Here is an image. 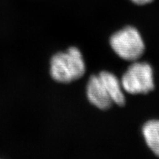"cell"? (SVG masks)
Here are the masks:
<instances>
[{
    "mask_svg": "<svg viewBox=\"0 0 159 159\" xmlns=\"http://www.w3.org/2000/svg\"><path fill=\"white\" fill-rule=\"evenodd\" d=\"M122 89L131 94H147L154 89L153 71L148 63L135 62L128 67L121 80Z\"/></svg>",
    "mask_w": 159,
    "mask_h": 159,
    "instance_id": "3957f363",
    "label": "cell"
},
{
    "mask_svg": "<svg viewBox=\"0 0 159 159\" xmlns=\"http://www.w3.org/2000/svg\"><path fill=\"white\" fill-rule=\"evenodd\" d=\"M85 71L83 55L76 47H70L66 52L57 53L51 60L50 74L57 82L71 83L83 77Z\"/></svg>",
    "mask_w": 159,
    "mask_h": 159,
    "instance_id": "6da1fadb",
    "label": "cell"
},
{
    "mask_svg": "<svg viewBox=\"0 0 159 159\" xmlns=\"http://www.w3.org/2000/svg\"><path fill=\"white\" fill-rule=\"evenodd\" d=\"M131 2H133L134 4L138 5H148V4H150L153 2L154 0H130Z\"/></svg>",
    "mask_w": 159,
    "mask_h": 159,
    "instance_id": "52a82bcc",
    "label": "cell"
},
{
    "mask_svg": "<svg viewBox=\"0 0 159 159\" xmlns=\"http://www.w3.org/2000/svg\"><path fill=\"white\" fill-rule=\"evenodd\" d=\"M111 48L116 54L125 61H134L143 55L144 43L142 35L134 27H125L111 37Z\"/></svg>",
    "mask_w": 159,
    "mask_h": 159,
    "instance_id": "7a4b0ae2",
    "label": "cell"
},
{
    "mask_svg": "<svg viewBox=\"0 0 159 159\" xmlns=\"http://www.w3.org/2000/svg\"><path fill=\"white\" fill-rule=\"evenodd\" d=\"M98 75L108 91L113 103L120 106L124 105L125 97L122 91V84L118 78L114 74L107 71H101Z\"/></svg>",
    "mask_w": 159,
    "mask_h": 159,
    "instance_id": "5b68a950",
    "label": "cell"
},
{
    "mask_svg": "<svg viewBox=\"0 0 159 159\" xmlns=\"http://www.w3.org/2000/svg\"><path fill=\"white\" fill-rule=\"evenodd\" d=\"M142 133L147 144L159 157V120H150L145 123Z\"/></svg>",
    "mask_w": 159,
    "mask_h": 159,
    "instance_id": "8992f818",
    "label": "cell"
},
{
    "mask_svg": "<svg viewBox=\"0 0 159 159\" xmlns=\"http://www.w3.org/2000/svg\"><path fill=\"white\" fill-rule=\"evenodd\" d=\"M86 93L89 102L99 109H108L112 105V100L99 75H92L90 77Z\"/></svg>",
    "mask_w": 159,
    "mask_h": 159,
    "instance_id": "277c9868",
    "label": "cell"
}]
</instances>
